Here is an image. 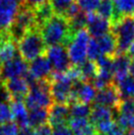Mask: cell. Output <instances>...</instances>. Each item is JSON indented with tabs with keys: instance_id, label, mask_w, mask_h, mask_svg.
<instances>
[{
	"instance_id": "cell-14",
	"label": "cell",
	"mask_w": 134,
	"mask_h": 135,
	"mask_svg": "<svg viewBox=\"0 0 134 135\" xmlns=\"http://www.w3.org/2000/svg\"><path fill=\"white\" fill-rule=\"evenodd\" d=\"M112 25L111 21L104 19L97 13L87 14L86 30L88 31L91 37L98 38L112 32Z\"/></svg>"
},
{
	"instance_id": "cell-22",
	"label": "cell",
	"mask_w": 134,
	"mask_h": 135,
	"mask_svg": "<svg viewBox=\"0 0 134 135\" xmlns=\"http://www.w3.org/2000/svg\"><path fill=\"white\" fill-rule=\"evenodd\" d=\"M114 15L112 25L118 22L124 16L134 15V0H114Z\"/></svg>"
},
{
	"instance_id": "cell-27",
	"label": "cell",
	"mask_w": 134,
	"mask_h": 135,
	"mask_svg": "<svg viewBox=\"0 0 134 135\" xmlns=\"http://www.w3.org/2000/svg\"><path fill=\"white\" fill-rule=\"evenodd\" d=\"M33 10L34 13H35L36 23H37V26L39 29H41V27L54 14L52 11V8L50 6L49 1L41 4V5H37L35 8H33Z\"/></svg>"
},
{
	"instance_id": "cell-23",
	"label": "cell",
	"mask_w": 134,
	"mask_h": 135,
	"mask_svg": "<svg viewBox=\"0 0 134 135\" xmlns=\"http://www.w3.org/2000/svg\"><path fill=\"white\" fill-rule=\"evenodd\" d=\"M114 119V110L103 105H92V112L90 114V122L96 125L104 120Z\"/></svg>"
},
{
	"instance_id": "cell-29",
	"label": "cell",
	"mask_w": 134,
	"mask_h": 135,
	"mask_svg": "<svg viewBox=\"0 0 134 135\" xmlns=\"http://www.w3.org/2000/svg\"><path fill=\"white\" fill-rule=\"evenodd\" d=\"M92 112V105L74 103L70 105V116L71 118H88Z\"/></svg>"
},
{
	"instance_id": "cell-2",
	"label": "cell",
	"mask_w": 134,
	"mask_h": 135,
	"mask_svg": "<svg viewBox=\"0 0 134 135\" xmlns=\"http://www.w3.org/2000/svg\"><path fill=\"white\" fill-rule=\"evenodd\" d=\"M19 55L26 62H31L41 55L45 54L46 45L42 40L41 31L37 28L28 31L17 42Z\"/></svg>"
},
{
	"instance_id": "cell-3",
	"label": "cell",
	"mask_w": 134,
	"mask_h": 135,
	"mask_svg": "<svg viewBox=\"0 0 134 135\" xmlns=\"http://www.w3.org/2000/svg\"><path fill=\"white\" fill-rule=\"evenodd\" d=\"M50 85V94L54 104H71V94L75 81L71 78L69 73L52 72L49 79Z\"/></svg>"
},
{
	"instance_id": "cell-28",
	"label": "cell",
	"mask_w": 134,
	"mask_h": 135,
	"mask_svg": "<svg viewBox=\"0 0 134 135\" xmlns=\"http://www.w3.org/2000/svg\"><path fill=\"white\" fill-rule=\"evenodd\" d=\"M114 84V83H113ZM119 92L121 100L134 99V78L130 75L114 84Z\"/></svg>"
},
{
	"instance_id": "cell-42",
	"label": "cell",
	"mask_w": 134,
	"mask_h": 135,
	"mask_svg": "<svg viewBox=\"0 0 134 135\" xmlns=\"http://www.w3.org/2000/svg\"><path fill=\"white\" fill-rule=\"evenodd\" d=\"M125 135H134V129H131V130H128L126 132V134Z\"/></svg>"
},
{
	"instance_id": "cell-45",
	"label": "cell",
	"mask_w": 134,
	"mask_h": 135,
	"mask_svg": "<svg viewBox=\"0 0 134 135\" xmlns=\"http://www.w3.org/2000/svg\"><path fill=\"white\" fill-rule=\"evenodd\" d=\"M0 70H1V64H0Z\"/></svg>"
},
{
	"instance_id": "cell-44",
	"label": "cell",
	"mask_w": 134,
	"mask_h": 135,
	"mask_svg": "<svg viewBox=\"0 0 134 135\" xmlns=\"http://www.w3.org/2000/svg\"><path fill=\"white\" fill-rule=\"evenodd\" d=\"M95 135H104V134H102V133H99V132H96V134Z\"/></svg>"
},
{
	"instance_id": "cell-24",
	"label": "cell",
	"mask_w": 134,
	"mask_h": 135,
	"mask_svg": "<svg viewBox=\"0 0 134 135\" xmlns=\"http://www.w3.org/2000/svg\"><path fill=\"white\" fill-rule=\"evenodd\" d=\"M18 46L15 41L12 40H7L0 45V64L7 63L12 59L17 57Z\"/></svg>"
},
{
	"instance_id": "cell-38",
	"label": "cell",
	"mask_w": 134,
	"mask_h": 135,
	"mask_svg": "<svg viewBox=\"0 0 134 135\" xmlns=\"http://www.w3.org/2000/svg\"><path fill=\"white\" fill-rule=\"evenodd\" d=\"M45 2H49V0H24V5L27 7L35 8L37 5H41Z\"/></svg>"
},
{
	"instance_id": "cell-32",
	"label": "cell",
	"mask_w": 134,
	"mask_h": 135,
	"mask_svg": "<svg viewBox=\"0 0 134 135\" xmlns=\"http://www.w3.org/2000/svg\"><path fill=\"white\" fill-rule=\"evenodd\" d=\"M102 1L103 0H76V3L83 13L90 14L97 11Z\"/></svg>"
},
{
	"instance_id": "cell-13",
	"label": "cell",
	"mask_w": 134,
	"mask_h": 135,
	"mask_svg": "<svg viewBox=\"0 0 134 135\" xmlns=\"http://www.w3.org/2000/svg\"><path fill=\"white\" fill-rule=\"evenodd\" d=\"M96 95H97V89L94 87L92 83L76 81L72 89L71 104L82 103V104L91 105L95 101Z\"/></svg>"
},
{
	"instance_id": "cell-41",
	"label": "cell",
	"mask_w": 134,
	"mask_h": 135,
	"mask_svg": "<svg viewBox=\"0 0 134 135\" xmlns=\"http://www.w3.org/2000/svg\"><path fill=\"white\" fill-rule=\"evenodd\" d=\"M129 75L134 78V59L131 60L130 68H129Z\"/></svg>"
},
{
	"instance_id": "cell-30",
	"label": "cell",
	"mask_w": 134,
	"mask_h": 135,
	"mask_svg": "<svg viewBox=\"0 0 134 135\" xmlns=\"http://www.w3.org/2000/svg\"><path fill=\"white\" fill-rule=\"evenodd\" d=\"M49 3L54 14L64 16L67 10L76 3V0H49Z\"/></svg>"
},
{
	"instance_id": "cell-35",
	"label": "cell",
	"mask_w": 134,
	"mask_h": 135,
	"mask_svg": "<svg viewBox=\"0 0 134 135\" xmlns=\"http://www.w3.org/2000/svg\"><path fill=\"white\" fill-rule=\"evenodd\" d=\"M18 133L19 127L14 121L0 125V135H18Z\"/></svg>"
},
{
	"instance_id": "cell-16",
	"label": "cell",
	"mask_w": 134,
	"mask_h": 135,
	"mask_svg": "<svg viewBox=\"0 0 134 135\" xmlns=\"http://www.w3.org/2000/svg\"><path fill=\"white\" fill-rule=\"evenodd\" d=\"M70 118L69 105L53 104L49 109V123L52 128L67 125Z\"/></svg>"
},
{
	"instance_id": "cell-9",
	"label": "cell",
	"mask_w": 134,
	"mask_h": 135,
	"mask_svg": "<svg viewBox=\"0 0 134 135\" xmlns=\"http://www.w3.org/2000/svg\"><path fill=\"white\" fill-rule=\"evenodd\" d=\"M23 4L24 0H0V30L10 28Z\"/></svg>"
},
{
	"instance_id": "cell-17",
	"label": "cell",
	"mask_w": 134,
	"mask_h": 135,
	"mask_svg": "<svg viewBox=\"0 0 134 135\" xmlns=\"http://www.w3.org/2000/svg\"><path fill=\"white\" fill-rule=\"evenodd\" d=\"M0 83L3 85L5 90L7 91V93L11 98V101L13 100L23 101L24 99L26 100L27 96L30 92V86L24 77L11 79Z\"/></svg>"
},
{
	"instance_id": "cell-5",
	"label": "cell",
	"mask_w": 134,
	"mask_h": 135,
	"mask_svg": "<svg viewBox=\"0 0 134 135\" xmlns=\"http://www.w3.org/2000/svg\"><path fill=\"white\" fill-rule=\"evenodd\" d=\"M112 33L114 35L117 45V54L126 53L134 42V15L124 16L112 25Z\"/></svg>"
},
{
	"instance_id": "cell-11",
	"label": "cell",
	"mask_w": 134,
	"mask_h": 135,
	"mask_svg": "<svg viewBox=\"0 0 134 135\" xmlns=\"http://www.w3.org/2000/svg\"><path fill=\"white\" fill-rule=\"evenodd\" d=\"M121 101L122 100L119 95L118 90L116 85L112 83V85L98 91L94 101V105H103L116 112L118 109Z\"/></svg>"
},
{
	"instance_id": "cell-40",
	"label": "cell",
	"mask_w": 134,
	"mask_h": 135,
	"mask_svg": "<svg viewBox=\"0 0 134 135\" xmlns=\"http://www.w3.org/2000/svg\"><path fill=\"white\" fill-rule=\"evenodd\" d=\"M126 54L130 57L131 59H134V42H132V45L129 46V49H127Z\"/></svg>"
},
{
	"instance_id": "cell-21",
	"label": "cell",
	"mask_w": 134,
	"mask_h": 135,
	"mask_svg": "<svg viewBox=\"0 0 134 135\" xmlns=\"http://www.w3.org/2000/svg\"><path fill=\"white\" fill-rule=\"evenodd\" d=\"M68 125L75 135H95L97 132L88 118H70Z\"/></svg>"
},
{
	"instance_id": "cell-18",
	"label": "cell",
	"mask_w": 134,
	"mask_h": 135,
	"mask_svg": "<svg viewBox=\"0 0 134 135\" xmlns=\"http://www.w3.org/2000/svg\"><path fill=\"white\" fill-rule=\"evenodd\" d=\"M131 58L126 53H119L113 57L112 60V73H113V83L119 82L129 76Z\"/></svg>"
},
{
	"instance_id": "cell-46",
	"label": "cell",
	"mask_w": 134,
	"mask_h": 135,
	"mask_svg": "<svg viewBox=\"0 0 134 135\" xmlns=\"http://www.w3.org/2000/svg\"></svg>"
},
{
	"instance_id": "cell-33",
	"label": "cell",
	"mask_w": 134,
	"mask_h": 135,
	"mask_svg": "<svg viewBox=\"0 0 134 135\" xmlns=\"http://www.w3.org/2000/svg\"><path fill=\"white\" fill-rule=\"evenodd\" d=\"M12 121H13V117H12L10 104L0 102V125L12 122Z\"/></svg>"
},
{
	"instance_id": "cell-12",
	"label": "cell",
	"mask_w": 134,
	"mask_h": 135,
	"mask_svg": "<svg viewBox=\"0 0 134 135\" xmlns=\"http://www.w3.org/2000/svg\"><path fill=\"white\" fill-rule=\"evenodd\" d=\"M114 120L124 130L134 129V99L122 100L114 113Z\"/></svg>"
},
{
	"instance_id": "cell-36",
	"label": "cell",
	"mask_w": 134,
	"mask_h": 135,
	"mask_svg": "<svg viewBox=\"0 0 134 135\" xmlns=\"http://www.w3.org/2000/svg\"><path fill=\"white\" fill-rule=\"evenodd\" d=\"M51 135H74V134H73L72 130L69 128V126L64 125V126L54 128V130L52 131Z\"/></svg>"
},
{
	"instance_id": "cell-20",
	"label": "cell",
	"mask_w": 134,
	"mask_h": 135,
	"mask_svg": "<svg viewBox=\"0 0 134 135\" xmlns=\"http://www.w3.org/2000/svg\"><path fill=\"white\" fill-rule=\"evenodd\" d=\"M100 49V56L114 57L117 54V45H116V40L114 35L112 32L108 34L104 35L100 38H96Z\"/></svg>"
},
{
	"instance_id": "cell-34",
	"label": "cell",
	"mask_w": 134,
	"mask_h": 135,
	"mask_svg": "<svg viewBox=\"0 0 134 135\" xmlns=\"http://www.w3.org/2000/svg\"><path fill=\"white\" fill-rule=\"evenodd\" d=\"M100 56V49L98 45L97 40L96 38H91L88 45V49H87V58L88 60L96 61V60Z\"/></svg>"
},
{
	"instance_id": "cell-19",
	"label": "cell",
	"mask_w": 134,
	"mask_h": 135,
	"mask_svg": "<svg viewBox=\"0 0 134 135\" xmlns=\"http://www.w3.org/2000/svg\"><path fill=\"white\" fill-rule=\"evenodd\" d=\"M13 121L18 125L19 129L31 128L29 125V112L24 101L13 100L10 103Z\"/></svg>"
},
{
	"instance_id": "cell-7",
	"label": "cell",
	"mask_w": 134,
	"mask_h": 135,
	"mask_svg": "<svg viewBox=\"0 0 134 135\" xmlns=\"http://www.w3.org/2000/svg\"><path fill=\"white\" fill-rule=\"evenodd\" d=\"M91 36L86 29L80 30L74 35L66 46L68 56L72 66H79L87 60V49Z\"/></svg>"
},
{
	"instance_id": "cell-25",
	"label": "cell",
	"mask_w": 134,
	"mask_h": 135,
	"mask_svg": "<svg viewBox=\"0 0 134 135\" xmlns=\"http://www.w3.org/2000/svg\"><path fill=\"white\" fill-rule=\"evenodd\" d=\"M49 122V109H34L29 112V125L32 129H37Z\"/></svg>"
},
{
	"instance_id": "cell-26",
	"label": "cell",
	"mask_w": 134,
	"mask_h": 135,
	"mask_svg": "<svg viewBox=\"0 0 134 135\" xmlns=\"http://www.w3.org/2000/svg\"><path fill=\"white\" fill-rule=\"evenodd\" d=\"M78 68L81 75V81L84 82L92 83L99 73V68L96 61L92 60H86L84 63L79 65Z\"/></svg>"
},
{
	"instance_id": "cell-4",
	"label": "cell",
	"mask_w": 134,
	"mask_h": 135,
	"mask_svg": "<svg viewBox=\"0 0 134 135\" xmlns=\"http://www.w3.org/2000/svg\"><path fill=\"white\" fill-rule=\"evenodd\" d=\"M35 28H37V26L36 23L33 8L27 7L23 4L16 16L14 22L12 23L10 28L7 30V33L9 35L10 40L17 44L28 31L35 29Z\"/></svg>"
},
{
	"instance_id": "cell-37",
	"label": "cell",
	"mask_w": 134,
	"mask_h": 135,
	"mask_svg": "<svg viewBox=\"0 0 134 135\" xmlns=\"http://www.w3.org/2000/svg\"><path fill=\"white\" fill-rule=\"evenodd\" d=\"M35 131L37 132L39 135H51L52 133V127L49 125V123L42 124L41 126L37 127V129H35Z\"/></svg>"
},
{
	"instance_id": "cell-39",
	"label": "cell",
	"mask_w": 134,
	"mask_h": 135,
	"mask_svg": "<svg viewBox=\"0 0 134 135\" xmlns=\"http://www.w3.org/2000/svg\"><path fill=\"white\" fill-rule=\"evenodd\" d=\"M7 40H10V38H9V35H8V33H7V31L0 30V45H2L5 41H7Z\"/></svg>"
},
{
	"instance_id": "cell-6",
	"label": "cell",
	"mask_w": 134,
	"mask_h": 135,
	"mask_svg": "<svg viewBox=\"0 0 134 135\" xmlns=\"http://www.w3.org/2000/svg\"><path fill=\"white\" fill-rule=\"evenodd\" d=\"M25 104L28 109H49L53 105L49 81H37L33 86H31Z\"/></svg>"
},
{
	"instance_id": "cell-8",
	"label": "cell",
	"mask_w": 134,
	"mask_h": 135,
	"mask_svg": "<svg viewBox=\"0 0 134 135\" xmlns=\"http://www.w3.org/2000/svg\"><path fill=\"white\" fill-rule=\"evenodd\" d=\"M45 55L50 62L53 72L56 73H66L72 64L68 56L66 46L64 45H54L46 49Z\"/></svg>"
},
{
	"instance_id": "cell-10",
	"label": "cell",
	"mask_w": 134,
	"mask_h": 135,
	"mask_svg": "<svg viewBox=\"0 0 134 135\" xmlns=\"http://www.w3.org/2000/svg\"><path fill=\"white\" fill-rule=\"evenodd\" d=\"M28 64L22 57L17 56L11 61L1 65L0 70V82H4L11 79L24 77L28 73Z\"/></svg>"
},
{
	"instance_id": "cell-43",
	"label": "cell",
	"mask_w": 134,
	"mask_h": 135,
	"mask_svg": "<svg viewBox=\"0 0 134 135\" xmlns=\"http://www.w3.org/2000/svg\"><path fill=\"white\" fill-rule=\"evenodd\" d=\"M29 135H39V134H37V133L36 131H35V130H33V131L31 132V133Z\"/></svg>"
},
{
	"instance_id": "cell-1",
	"label": "cell",
	"mask_w": 134,
	"mask_h": 135,
	"mask_svg": "<svg viewBox=\"0 0 134 135\" xmlns=\"http://www.w3.org/2000/svg\"><path fill=\"white\" fill-rule=\"evenodd\" d=\"M40 31L46 47L54 45L67 46L74 37L71 33L68 20L56 14H53L41 27Z\"/></svg>"
},
{
	"instance_id": "cell-15",
	"label": "cell",
	"mask_w": 134,
	"mask_h": 135,
	"mask_svg": "<svg viewBox=\"0 0 134 135\" xmlns=\"http://www.w3.org/2000/svg\"><path fill=\"white\" fill-rule=\"evenodd\" d=\"M52 72L50 62L45 54L31 61L29 65V73L36 81H49Z\"/></svg>"
},
{
	"instance_id": "cell-31",
	"label": "cell",
	"mask_w": 134,
	"mask_h": 135,
	"mask_svg": "<svg viewBox=\"0 0 134 135\" xmlns=\"http://www.w3.org/2000/svg\"><path fill=\"white\" fill-rule=\"evenodd\" d=\"M97 14L104 19L111 21L112 23V20L114 15V5L112 0H103L100 7L98 8Z\"/></svg>"
}]
</instances>
